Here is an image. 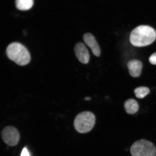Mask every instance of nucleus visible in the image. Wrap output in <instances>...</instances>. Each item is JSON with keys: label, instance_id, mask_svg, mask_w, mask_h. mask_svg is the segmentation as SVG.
<instances>
[{"label": "nucleus", "instance_id": "obj_10", "mask_svg": "<svg viewBox=\"0 0 156 156\" xmlns=\"http://www.w3.org/2000/svg\"><path fill=\"white\" fill-rule=\"evenodd\" d=\"M34 0H16L15 5L17 8L21 11L30 9L34 5Z\"/></svg>", "mask_w": 156, "mask_h": 156}, {"label": "nucleus", "instance_id": "obj_12", "mask_svg": "<svg viewBox=\"0 0 156 156\" xmlns=\"http://www.w3.org/2000/svg\"><path fill=\"white\" fill-rule=\"evenodd\" d=\"M149 61L151 64L156 65V52L152 54L150 56Z\"/></svg>", "mask_w": 156, "mask_h": 156}, {"label": "nucleus", "instance_id": "obj_4", "mask_svg": "<svg viewBox=\"0 0 156 156\" xmlns=\"http://www.w3.org/2000/svg\"><path fill=\"white\" fill-rule=\"evenodd\" d=\"M132 156H156V148L153 143L141 140L133 144L130 148Z\"/></svg>", "mask_w": 156, "mask_h": 156}, {"label": "nucleus", "instance_id": "obj_6", "mask_svg": "<svg viewBox=\"0 0 156 156\" xmlns=\"http://www.w3.org/2000/svg\"><path fill=\"white\" fill-rule=\"evenodd\" d=\"M75 55L78 60L84 64L88 63L90 60V54L85 45L79 42L76 45L75 48Z\"/></svg>", "mask_w": 156, "mask_h": 156}, {"label": "nucleus", "instance_id": "obj_9", "mask_svg": "<svg viewBox=\"0 0 156 156\" xmlns=\"http://www.w3.org/2000/svg\"><path fill=\"white\" fill-rule=\"evenodd\" d=\"M124 106L126 112L129 114H135L139 108V105L137 101L133 99L126 100L124 103Z\"/></svg>", "mask_w": 156, "mask_h": 156}, {"label": "nucleus", "instance_id": "obj_11", "mask_svg": "<svg viewBox=\"0 0 156 156\" xmlns=\"http://www.w3.org/2000/svg\"><path fill=\"white\" fill-rule=\"evenodd\" d=\"M150 92L148 87H136L134 90V93L136 96L138 98H143Z\"/></svg>", "mask_w": 156, "mask_h": 156}, {"label": "nucleus", "instance_id": "obj_14", "mask_svg": "<svg viewBox=\"0 0 156 156\" xmlns=\"http://www.w3.org/2000/svg\"><path fill=\"white\" fill-rule=\"evenodd\" d=\"M91 99V98L89 97H85V100L86 101H89Z\"/></svg>", "mask_w": 156, "mask_h": 156}, {"label": "nucleus", "instance_id": "obj_13", "mask_svg": "<svg viewBox=\"0 0 156 156\" xmlns=\"http://www.w3.org/2000/svg\"><path fill=\"white\" fill-rule=\"evenodd\" d=\"M20 156H30V154L26 147H25L23 149Z\"/></svg>", "mask_w": 156, "mask_h": 156}, {"label": "nucleus", "instance_id": "obj_5", "mask_svg": "<svg viewBox=\"0 0 156 156\" xmlns=\"http://www.w3.org/2000/svg\"><path fill=\"white\" fill-rule=\"evenodd\" d=\"M1 136L3 141L11 146L16 145L20 139V134L18 130L12 126H7L4 128Z\"/></svg>", "mask_w": 156, "mask_h": 156}, {"label": "nucleus", "instance_id": "obj_3", "mask_svg": "<svg viewBox=\"0 0 156 156\" xmlns=\"http://www.w3.org/2000/svg\"><path fill=\"white\" fill-rule=\"evenodd\" d=\"M95 117L93 113L84 112L79 113L74 122V127L80 133H85L91 131L94 126Z\"/></svg>", "mask_w": 156, "mask_h": 156}, {"label": "nucleus", "instance_id": "obj_8", "mask_svg": "<svg viewBox=\"0 0 156 156\" xmlns=\"http://www.w3.org/2000/svg\"><path fill=\"white\" fill-rule=\"evenodd\" d=\"M127 67L130 75L134 78L140 77L142 68V64L140 60L134 59L128 62Z\"/></svg>", "mask_w": 156, "mask_h": 156}, {"label": "nucleus", "instance_id": "obj_1", "mask_svg": "<svg viewBox=\"0 0 156 156\" xmlns=\"http://www.w3.org/2000/svg\"><path fill=\"white\" fill-rule=\"evenodd\" d=\"M156 39V32L152 27L142 25L136 27L130 35V41L135 46L141 47L149 45Z\"/></svg>", "mask_w": 156, "mask_h": 156}, {"label": "nucleus", "instance_id": "obj_2", "mask_svg": "<svg viewBox=\"0 0 156 156\" xmlns=\"http://www.w3.org/2000/svg\"><path fill=\"white\" fill-rule=\"evenodd\" d=\"M7 57L19 66L27 65L31 60L30 53L22 44L13 42L9 44L6 50Z\"/></svg>", "mask_w": 156, "mask_h": 156}, {"label": "nucleus", "instance_id": "obj_7", "mask_svg": "<svg viewBox=\"0 0 156 156\" xmlns=\"http://www.w3.org/2000/svg\"><path fill=\"white\" fill-rule=\"evenodd\" d=\"M83 39L85 43L91 49L93 54L99 57L101 54L100 48L94 37L90 33H87L83 35Z\"/></svg>", "mask_w": 156, "mask_h": 156}]
</instances>
